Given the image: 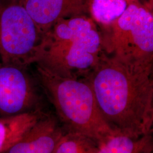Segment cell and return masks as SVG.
Masks as SVG:
<instances>
[{
    "label": "cell",
    "instance_id": "obj_1",
    "mask_svg": "<svg viewBox=\"0 0 153 153\" xmlns=\"http://www.w3.org/2000/svg\"><path fill=\"white\" fill-rule=\"evenodd\" d=\"M85 78L116 134L134 138L153 134V64L127 61L103 51Z\"/></svg>",
    "mask_w": 153,
    "mask_h": 153
},
{
    "label": "cell",
    "instance_id": "obj_10",
    "mask_svg": "<svg viewBox=\"0 0 153 153\" xmlns=\"http://www.w3.org/2000/svg\"><path fill=\"white\" fill-rule=\"evenodd\" d=\"M99 153H153V134L138 138L116 134L102 144Z\"/></svg>",
    "mask_w": 153,
    "mask_h": 153
},
{
    "label": "cell",
    "instance_id": "obj_5",
    "mask_svg": "<svg viewBox=\"0 0 153 153\" xmlns=\"http://www.w3.org/2000/svg\"><path fill=\"white\" fill-rule=\"evenodd\" d=\"M42 39L38 28L19 0H0V61L28 67Z\"/></svg>",
    "mask_w": 153,
    "mask_h": 153
},
{
    "label": "cell",
    "instance_id": "obj_14",
    "mask_svg": "<svg viewBox=\"0 0 153 153\" xmlns=\"http://www.w3.org/2000/svg\"><path fill=\"white\" fill-rule=\"evenodd\" d=\"M2 65V64H1V61H0V65Z\"/></svg>",
    "mask_w": 153,
    "mask_h": 153
},
{
    "label": "cell",
    "instance_id": "obj_7",
    "mask_svg": "<svg viewBox=\"0 0 153 153\" xmlns=\"http://www.w3.org/2000/svg\"><path fill=\"white\" fill-rule=\"evenodd\" d=\"M38 28L42 38L61 18L88 15V0H19ZM89 16V15H88Z\"/></svg>",
    "mask_w": 153,
    "mask_h": 153
},
{
    "label": "cell",
    "instance_id": "obj_4",
    "mask_svg": "<svg viewBox=\"0 0 153 153\" xmlns=\"http://www.w3.org/2000/svg\"><path fill=\"white\" fill-rule=\"evenodd\" d=\"M104 52L121 59L153 64L152 1H132L117 19L102 28Z\"/></svg>",
    "mask_w": 153,
    "mask_h": 153
},
{
    "label": "cell",
    "instance_id": "obj_9",
    "mask_svg": "<svg viewBox=\"0 0 153 153\" xmlns=\"http://www.w3.org/2000/svg\"><path fill=\"white\" fill-rule=\"evenodd\" d=\"M45 112L42 108L0 117V153H4L37 122Z\"/></svg>",
    "mask_w": 153,
    "mask_h": 153
},
{
    "label": "cell",
    "instance_id": "obj_11",
    "mask_svg": "<svg viewBox=\"0 0 153 153\" xmlns=\"http://www.w3.org/2000/svg\"><path fill=\"white\" fill-rule=\"evenodd\" d=\"M131 0H88V15L102 28L117 19Z\"/></svg>",
    "mask_w": 153,
    "mask_h": 153
},
{
    "label": "cell",
    "instance_id": "obj_2",
    "mask_svg": "<svg viewBox=\"0 0 153 153\" xmlns=\"http://www.w3.org/2000/svg\"><path fill=\"white\" fill-rule=\"evenodd\" d=\"M97 25L86 14L59 19L42 36L31 64L59 76L86 77L104 51Z\"/></svg>",
    "mask_w": 153,
    "mask_h": 153
},
{
    "label": "cell",
    "instance_id": "obj_13",
    "mask_svg": "<svg viewBox=\"0 0 153 153\" xmlns=\"http://www.w3.org/2000/svg\"><path fill=\"white\" fill-rule=\"evenodd\" d=\"M131 1H142V0H131Z\"/></svg>",
    "mask_w": 153,
    "mask_h": 153
},
{
    "label": "cell",
    "instance_id": "obj_8",
    "mask_svg": "<svg viewBox=\"0 0 153 153\" xmlns=\"http://www.w3.org/2000/svg\"><path fill=\"white\" fill-rule=\"evenodd\" d=\"M64 132L57 117L45 113L4 153H53Z\"/></svg>",
    "mask_w": 153,
    "mask_h": 153
},
{
    "label": "cell",
    "instance_id": "obj_12",
    "mask_svg": "<svg viewBox=\"0 0 153 153\" xmlns=\"http://www.w3.org/2000/svg\"><path fill=\"white\" fill-rule=\"evenodd\" d=\"M100 146V143L90 137L64 131L53 153H99Z\"/></svg>",
    "mask_w": 153,
    "mask_h": 153
},
{
    "label": "cell",
    "instance_id": "obj_3",
    "mask_svg": "<svg viewBox=\"0 0 153 153\" xmlns=\"http://www.w3.org/2000/svg\"><path fill=\"white\" fill-rule=\"evenodd\" d=\"M35 76L65 131L90 137L102 145L116 134L104 120L85 78L56 75L35 65Z\"/></svg>",
    "mask_w": 153,
    "mask_h": 153
},
{
    "label": "cell",
    "instance_id": "obj_6",
    "mask_svg": "<svg viewBox=\"0 0 153 153\" xmlns=\"http://www.w3.org/2000/svg\"><path fill=\"white\" fill-rule=\"evenodd\" d=\"M36 79L27 67L0 65V117L41 108Z\"/></svg>",
    "mask_w": 153,
    "mask_h": 153
}]
</instances>
